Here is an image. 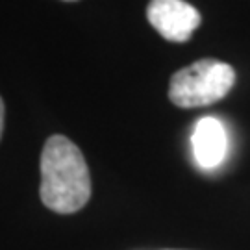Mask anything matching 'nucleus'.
Instances as JSON below:
<instances>
[{
    "label": "nucleus",
    "mask_w": 250,
    "mask_h": 250,
    "mask_svg": "<svg viewBox=\"0 0 250 250\" xmlns=\"http://www.w3.org/2000/svg\"><path fill=\"white\" fill-rule=\"evenodd\" d=\"M41 202L56 213L80 211L91 198L89 167L82 150L65 135L46 139L41 152Z\"/></svg>",
    "instance_id": "f257e3e1"
},
{
    "label": "nucleus",
    "mask_w": 250,
    "mask_h": 250,
    "mask_svg": "<svg viewBox=\"0 0 250 250\" xmlns=\"http://www.w3.org/2000/svg\"><path fill=\"white\" fill-rule=\"evenodd\" d=\"M235 82V71L228 63L206 58L172 74L169 99L178 107H202L224 99Z\"/></svg>",
    "instance_id": "f03ea898"
},
{
    "label": "nucleus",
    "mask_w": 250,
    "mask_h": 250,
    "mask_svg": "<svg viewBox=\"0 0 250 250\" xmlns=\"http://www.w3.org/2000/svg\"><path fill=\"white\" fill-rule=\"evenodd\" d=\"M146 19L167 41L184 43L200 24V13L186 0H150Z\"/></svg>",
    "instance_id": "7ed1b4c3"
},
{
    "label": "nucleus",
    "mask_w": 250,
    "mask_h": 250,
    "mask_svg": "<svg viewBox=\"0 0 250 250\" xmlns=\"http://www.w3.org/2000/svg\"><path fill=\"white\" fill-rule=\"evenodd\" d=\"M195 160L202 169H215L223 163L228 150V137L223 123L215 117H202L191 137Z\"/></svg>",
    "instance_id": "20e7f679"
},
{
    "label": "nucleus",
    "mask_w": 250,
    "mask_h": 250,
    "mask_svg": "<svg viewBox=\"0 0 250 250\" xmlns=\"http://www.w3.org/2000/svg\"><path fill=\"white\" fill-rule=\"evenodd\" d=\"M2 130H4V102L0 99V137H2Z\"/></svg>",
    "instance_id": "39448f33"
},
{
    "label": "nucleus",
    "mask_w": 250,
    "mask_h": 250,
    "mask_svg": "<svg viewBox=\"0 0 250 250\" xmlns=\"http://www.w3.org/2000/svg\"><path fill=\"white\" fill-rule=\"evenodd\" d=\"M67 2H74V0H67Z\"/></svg>",
    "instance_id": "423d86ee"
}]
</instances>
